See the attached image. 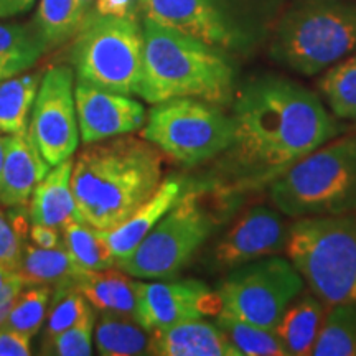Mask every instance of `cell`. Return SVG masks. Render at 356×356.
Returning a JSON list of instances; mask_svg holds the SVG:
<instances>
[{
  "label": "cell",
  "instance_id": "6da1fadb",
  "mask_svg": "<svg viewBox=\"0 0 356 356\" xmlns=\"http://www.w3.org/2000/svg\"><path fill=\"white\" fill-rule=\"evenodd\" d=\"M233 142L222 152L221 193L259 191L340 134L314 91L280 76H261L234 97Z\"/></svg>",
  "mask_w": 356,
  "mask_h": 356
},
{
  "label": "cell",
  "instance_id": "7a4b0ae2",
  "mask_svg": "<svg viewBox=\"0 0 356 356\" xmlns=\"http://www.w3.org/2000/svg\"><path fill=\"white\" fill-rule=\"evenodd\" d=\"M162 159L150 142L121 137L89 144L74 160L76 216L109 231L126 221L162 184Z\"/></svg>",
  "mask_w": 356,
  "mask_h": 356
},
{
  "label": "cell",
  "instance_id": "3957f363",
  "mask_svg": "<svg viewBox=\"0 0 356 356\" xmlns=\"http://www.w3.org/2000/svg\"><path fill=\"white\" fill-rule=\"evenodd\" d=\"M144 68L137 96L150 104L197 97L226 104L233 97V68L220 48L144 19Z\"/></svg>",
  "mask_w": 356,
  "mask_h": 356
},
{
  "label": "cell",
  "instance_id": "277c9868",
  "mask_svg": "<svg viewBox=\"0 0 356 356\" xmlns=\"http://www.w3.org/2000/svg\"><path fill=\"white\" fill-rule=\"evenodd\" d=\"M356 53V0H292L275 29L270 56L315 76Z\"/></svg>",
  "mask_w": 356,
  "mask_h": 356
},
{
  "label": "cell",
  "instance_id": "5b68a950",
  "mask_svg": "<svg viewBox=\"0 0 356 356\" xmlns=\"http://www.w3.org/2000/svg\"><path fill=\"white\" fill-rule=\"evenodd\" d=\"M284 216L350 215L356 211V137L330 140L305 155L269 185Z\"/></svg>",
  "mask_w": 356,
  "mask_h": 356
},
{
  "label": "cell",
  "instance_id": "8992f818",
  "mask_svg": "<svg viewBox=\"0 0 356 356\" xmlns=\"http://www.w3.org/2000/svg\"><path fill=\"white\" fill-rule=\"evenodd\" d=\"M287 254L323 304L356 302V218H299L289 229Z\"/></svg>",
  "mask_w": 356,
  "mask_h": 356
},
{
  "label": "cell",
  "instance_id": "52a82bcc",
  "mask_svg": "<svg viewBox=\"0 0 356 356\" xmlns=\"http://www.w3.org/2000/svg\"><path fill=\"white\" fill-rule=\"evenodd\" d=\"M78 79L119 95L139 92L144 33L136 17L89 13L71 50Z\"/></svg>",
  "mask_w": 356,
  "mask_h": 356
},
{
  "label": "cell",
  "instance_id": "ba28073f",
  "mask_svg": "<svg viewBox=\"0 0 356 356\" xmlns=\"http://www.w3.org/2000/svg\"><path fill=\"white\" fill-rule=\"evenodd\" d=\"M233 121L220 106L197 97H175L150 109L142 139L184 165L221 155L233 142Z\"/></svg>",
  "mask_w": 356,
  "mask_h": 356
},
{
  "label": "cell",
  "instance_id": "9c48e42d",
  "mask_svg": "<svg viewBox=\"0 0 356 356\" xmlns=\"http://www.w3.org/2000/svg\"><path fill=\"white\" fill-rule=\"evenodd\" d=\"M215 221V215L204 207L200 193H181L136 251L115 266L137 279L175 275L207 241Z\"/></svg>",
  "mask_w": 356,
  "mask_h": 356
},
{
  "label": "cell",
  "instance_id": "30bf717a",
  "mask_svg": "<svg viewBox=\"0 0 356 356\" xmlns=\"http://www.w3.org/2000/svg\"><path fill=\"white\" fill-rule=\"evenodd\" d=\"M304 291V279L291 259L269 256L231 269L220 284L221 312L274 330L293 299Z\"/></svg>",
  "mask_w": 356,
  "mask_h": 356
},
{
  "label": "cell",
  "instance_id": "8fae6325",
  "mask_svg": "<svg viewBox=\"0 0 356 356\" xmlns=\"http://www.w3.org/2000/svg\"><path fill=\"white\" fill-rule=\"evenodd\" d=\"M29 134L50 167L73 157L79 144L73 71L68 66L48 70L32 108Z\"/></svg>",
  "mask_w": 356,
  "mask_h": 356
},
{
  "label": "cell",
  "instance_id": "7c38bea8",
  "mask_svg": "<svg viewBox=\"0 0 356 356\" xmlns=\"http://www.w3.org/2000/svg\"><path fill=\"white\" fill-rule=\"evenodd\" d=\"M136 320L147 332L170 327L185 320L218 315L221 300L218 292L198 280L175 282H136Z\"/></svg>",
  "mask_w": 356,
  "mask_h": 356
},
{
  "label": "cell",
  "instance_id": "4fadbf2b",
  "mask_svg": "<svg viewBox=\"0 0 356 356\" xmlns=\"http://www.w3.org/2000/svg\"><path fill=\"white\" fill-rule=\"evenodd\" d=\"M277 208L254 207L231 226L213 251L220 269H234L248 262L279 254L287 248L289 229Z\"/></svg>",
  "mask_w": 356,
  "mask_h": 356
},
{
  "label": "cell",
  "instance_id": "5bb4252c",
  "mask_svg": "<svg viewBox=\"0 0 356 356\" xmlns=\"http://www.w3.org/2000/svg\"><path fill=\"white\" fill-rule=\"evenodd\" d=\"M74 102L79 137L86 145L127 136L144 126V106L131 96L78 81L74 88Z\"/></svg>",
  "mask_w": 356,
  "mask_h": 356
},
{
  "label": "cell",
  "instance_id": "9a60e30c",
  "mask_svg": "<svg viewBox=\"0 0 356 356\" xmlns=\"http://www.w3.org/2000/svg\"><path fill=\"white\" fill-rule=\"evenodd\" d=\"M140 10L145 19L220 50L238 42V32L218 0H140Z\"/></svg>",
  "mask_w": 356,
  "mask_h": 356
},
{
  "label": "cell",
  "instance_id": "2e32d148",
  "mask_svg": "<svg viewBox=\"0 0 356 356\" xmlns=\"http://www.w3.org/2000/svg\"><path fill=\"white\" fill-rule=\"evenodd\" d=\"M50 165L29 132L6 136V157L0 175V203L3 207H25Z\"/></svg>",
  "mask_w": 356,
  "mask_h": 356
},
{
  "label": "cell",
  "instance_id": "e0dca14e",
  "mask_svg": "<svg viewBox=\"0 0 356 356\" xmlns=\"http://www.w3.org/2000/svg\"><path fill=\"white\" fill-rule=\"evenodd\" d=\"M147 355L157 356H239L218 325L203 318L185 320L150 332Z\"/></svg>",
  "mask_w": 356,
  "mask_h": 356
},
{
  "label": "cell",
  "instance_id": "ac0fdd59",
  "mask_svg": "<svg viewBox=\"0 0 356 356\" xmlns=\"http://www.w3.org/2000/svg\"><path fill=\"white\" fill-rule=\"evenodd\" d=\"M181 193H184V184L175 178H168L160 184L152 197L137 208L126 221H122L113 229L102 231V238L108 244L115 264L136 251V248L144 241L145 236L177 203Z\"/></svg>",
  "mask_w": 356,
  "mask_h": 356
},
{
  "label": "cell",
  "instance_id": "d6986e66",
  "mask_svg": "<svg viewBox=\"0 0 356 356\" xmlns=\"http://www.w3.org/2000/svg\"><path fill=\"white\" fill-rule=\"evenodd\" d=\"M73 159L58 163L35 186L30 200V220L35 225L63 229L70 221L78 220L76 202L71 190Z\"/></svg>",
  "mask_w": 356,
  "mask_h": 356
},
{
  "label": "cell",
  "instance_id": "ffe728a7",
  "mask_svg": "<svg viewBox=\"0 0 356 356\" xmlns=\"http://www.w3.org/2000/svg\"><path fill=\"white\" fill-rule=\"evenodd\" d=\"M19 274L25 286H78L83 273L71 261L65 244L58 248H38L29 241L25 243L22 254Z\"/></svg>",
  "mask_w": 356,
  "mask_h": 356
},
{
  "label": "cell",
  "instance_id": "44dd1931",
  "mask_svg": "<svg viewBox=\"0 0 356 356\" xmlns=\"http://www.w3.org/2000/svg\"><path fill=\"white\" fill-rule=\"evenodd\" d=\"M323 318V302L317 296H299L293 299L274 328L287 355H312Z\"/></svg>",
  "mask_w": 356,
  "mask_h": 356
},
{
  "label": "cell",
  "instance_id": "7402d4cb",
  "mask_svg": "<svg viewBox=\"0 0 356 356\" xmlns=\"http://www.w3.org/2000/svg\"><path fill=\"white\" fill-rule=\"evenodd\" d=\"M78 289L95 309L136 318V282L124 270H96L81 275Z\"/></svg>",
  "mask_w": 356,
  "mask_h": 356
},
{
  "label": "cell",
  "instance_id": "603a6c76",
  "mask_svg": "<svg viewBox=\"0 0 356 356\" xmlns=\"http://www.w3.org/2000/svg\"><path fill=\"white\" fill-rule=\"evenodd\" d=\"M42 74L24 73L0 81V132H29V114L32 113Z\"/></svg>",
  "mask_w": 356,
  "mask_h": 356
},
{
  "label": "cell",
  "instance_id": "cb8c5ba5",
  "mask_svg": "<svg viewBox=\"0 0 356 356\" xmlns=\"http://www.w3.org/2000/svg\"><path fill=\"white\" fill-rule=\"evenodd\" d=\"M97 353L104 356L147 355L150 333L134 317L102 312L96 327Z\"/></svg>",
  "mask_w": 356,
  "mask_h": 356
},
{
  "label": "cell",
  "instance_id": "d4e9b609",
  "mask_svg": "<svg viewBox=\"0 0 356 356\" xmlns=\"http://www.w3.org/2000/svg\"><path fill=\"white\" fill-rule=\"evenodd\" d=\"M44 50L38 30L32 32L25 25L0 24V81L32 68Z\"/></svg>",
  "mask_w": 356,
  "mask_h": 356
},
{
  "label": "cell",
  "instance_id": "484cf974",
  "mask_svg": "<svg viewBox=\"0 0 356 356\" xmlns=\"http://www.w3.org/2000/svg\"><path fill=\"white\" fill-rule=\"evenodd\" d=\"M63 244L70 252L71 261L83 274L104 270L115 266L108 244L102 238V231L92 228L81 220H73L61 229Z\"/></svg>",
  "mask_w": 356,
  "mask_h": 356
},
{
  "label": "cell",
  "instance_id": "4316f807",
  "mask_svg": "<svg viewBox=\"0 0 356 356\" xmlns=\"http://www.w3.org/2000/svg\"><path fill=\"white\" fill-rule=\"evenodd\" d=\"M314 356H356V302L332 305L315 341Z\"/></svg>",
  "mask_w": 356,
  "mask_h": 356
},
{
  "label": "cell",
  "instance_id": "83f0119b",
  "mask_svg": "<svg viewBox=\"0 0 356 356\" xmlns=\"http://www.w3.org/2000/svg\"><path fill=\"white\" fill-rule=\"evenodd\" d=\"M216 325L221 328L239 356H286L287 350L282 345L275 330L244 322L233 315L221 312L216 315Z\"/></svg>",
  "mask_w": 356,
  "mask_h": 356
},
{
  "label": "cell",
  "instance_id": "f1b7e54d",
  "mask_svg": "<svg viewBox=\"0 0 356 356\" xmlns=\"http://www.w3.org/2000/svg\"><path fill=\"white\" fill-rule=\"evenodd\" d=\"M86 17L78 0H40L37 24L44 47H58L74 37Z\"/></svg>",
  "mask_w": 356,
  "mask_h": 356
},
{
  "label": "cell",
  "instance_id": "f546056e",
  "mask_svg": "<svg viewBox=\"0 0 356 356\" xmlns=\"http://www.w3.org/2000/svg\"><path fill=\"white\" fill-rule=\"evenodd\" d=\"M318 89L337 118L356 121V53L330 66Z\"/></svg>",
  "mask_w": 356,
  "mask_h": 356
},
{
  "label": "cell",
  "instance_id": "4dcf8cb0",
  "mask_svg": "<svg viewBox=\"0 0 356 356\" xmlns=\"http://www.w3.org/2000/svg\"><path fill=\"white\" fill-rule=\"evenodd\" d=\"M51 296L53 291L50 286H32L26 291H22L13 302L10 314L3 325L33 338L47 318Z\"/></svg>",
  "mask_w": 356,
  "mask_h": 356
},
{
  "label": "cell",
  "instance_id": "1f68e13d",
  "mask_svg": "<svg viewBox=\"0 0 356 356\" xmlns=\"http://www.w3.org/2000/svg\"><path fill=\"white\" fill-rule=\"evenodd\" d=\"M88 300L78 286L55 289L53 291L51 310L47 315L42 341L51 340L58 333L73 327L74 323H78L88 314Z\"/></svg>",
  "mask_w": 356,
  "mask_h": 356
},
{
  "label": "cell",
  "instance_id": "d6a6232c",
  "mask_svg": "<svg viewBox=\"0 0 356 356\" xmlns=\"http://www.w3.org/2000/svg\"><path fill=\"white\" fill-rule=\"evenodd\" d=\"M29 233L24 207H13L8 213L0 210V264L19 269Z\"/></svg>",
  "mask_w": 356,
  "mask_h": 356
},
{
  "label": "cell",
  "instance_id": "836d02e7",
  "mask_svg": "<svg viewBox=\"0 0 356 356\" xmlns=\"http://www.w3.org/2000/svg\"><path fill=\"white\" fill-rule=\"evenodd\" d=\"M92 330H95V314L89 309L88 314L74 323L73 327L66 328L65 332L58 333L51 340L42 341V355L56 356H88L92 353Z\"/></svg>",
  "mask_w": 356,
  "mask_h": 356
},
{
  "label": "cell",
  "instance_id": "e575fe53",
  "mask_svg": "<svg viewBox=\"0 0 356 356\" xmlns=\"http://www.w3.org/2000/svg\"><path fill=\"white\" fill-rule=\"evenodd\" d=\"M32 355V337L2 325L0 327V356Z\"/></svg>",
  "mask_w": 356,
  "mask_h": 356
},
{
  "label": "cell",
  "instance_id": "d590c367",
  "mask_svg": "<svg viewBox=\"0 0 356 356\" xmlns=\"http://www.w3.org/2000/svg\"><path fill=\"white\" fill-rule=\"evenodd\" d=\"M24 287L25 282L19 270L0 264V302L15 300Z\"/></svg>",
  "mask_w": 356,
  "mask_h": 356
},
{
  "label": "cell",
  "instance_id": "8d00e7d4",
  "mask_svg": "<svg viewBox=\"0 0 356 356\" xmlns=\"http://www.w3.org/2000/svg\"><path fill=\"white\" fill-rule=\"evenodd\" d=\"M96 13L111 17H136L140 0H96Z\"/></svg>",
  "mask_w": 356,
  "mask_h": 356
},
{
  "label": "cell",
  "instance_id": "74e56055",
  "mask_svg": "<svg viewBox=\"0 0 356 356\" xmlns=\"http://www.w3.org/2000/svg\"><path fill=\"white\" fill-rule=\"evenodd\" d=\"M30 239L35 246L38 248H58L63 244L61 241V236L58 233L56 228L47 225H32L30 228Z\"/></svg>",
  "mask_w": 356,
  "mask_h": 356
},
{
  "label": "cell",
  "instance_id": "f35d334b",
  "mask_svg": "<svg viewBox=\"0 0 356 356\" xmlns=\"http://www.w3.org/2000/svg\"><path fill=\"white\" fill-rule=\"evenodd\" d=\"M6 2L8 8V15H15V13L29 10V8L33 6L35 0H6Z\"/></svg>",
  "mask_w": 356,
  "mask_h": 356
},
{
  "label": "cell",
  "instance_id": "ab89813d",
  "mask_svg": "<svg viewBox=\"0 0 356 356\" xmlns=\"http://www.w3.org/2000/svg\"><path fill=\"white\" fill-rule=\"evenodd\" d=\"M15 300H6V302H0V327H2L3 323H6V320L8 317V314H10L12 310V305Z\"/></svg>",
  "mask_w": 356,
  "mask_h": 356
},
{
  "label": "cell",
  "instance_id": "60d3db41",
  "mask_svg": "<svg viewBox=\"0 0 356 356\" xmlns=\"http://www.w3.org/2000/svg\"><path fill=\"white\" fill-rule=\"evenodd\" d=\"M3 157H6V136H0V175H2Z\"/></svg>",
  "mask_w": 356,
  "mask_h": 356
},
{
  "label": "cell",
  "instance_id": "b9f144b4",
  "mask_svg": "<svg viewBox=\"0 0 356 356\" xmlns=\"http://www.w3.org/2000/svg\"><path fill=\"white\" fill-rule=\"evenodd\" d=\"M95 2H96V0H78L79 7H81V10L84 12V15H89V13H91V6Z\"/></svg>",
  "mask_w": 356,
  "mask_h": 356
},
{
  "label": "cell",
  "instance_id": "7bdbcfd3",
  "mask_svg": "<svg viewBox=\"0 0 356 356\" xmlns=\"http://www.w3.org/2000/svg\"><path fill=\"white\" fill-rule=\"evenodd\" d=\"M2 17H10L8 15V8H7L6 0H0V19H2Z\"/></svg>",
  "mask_w": 356,
  "mask_h": 356
}]
</instances>
